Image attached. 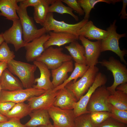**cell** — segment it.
Listing matches in <instances>:
<instances>
[{
	"label": "cell",
	"mask_w": 127,
	"mask_h": 127,
	"mask_svg": "<svg viewBox=\"0 0 127 127\" xmlns=\"http://www.w3.org/2000/svg\"><path fill=\"white\" fill-rule=\"evenodd\" d=\"M56 0H43L34 7V19L36 22L43 26L48 12L49 6Z\"/></svg>",
	"instance_id": "obj_25"
},
{
	"label": "cell",
	"mask_w": 127,
	"mask_h": 127,
	"mask_svg": "<svg viewBox=\"0 0 127 127\" xmlns=\"http://www.w3.org/2000/svg\"><path fill=\"white\" fill-rule=\"evenodd\" d=\"M58 92L49 90L40 96L30 98L28 100V104L32 111L40 109L47 110L53 105Z\"/></svg>",
	"instance_id": "obj_15"
},
{
	"label": "cell",
	"mask_w": 127,
	"mask_h": 127,
	"mask_svg": "<svg viewBox=\"0 0 127 127\" xmlns=\"http://www.w3.org/2000/svg\"><path fill=\"white\" fill-rule=\"evenodd\" d=\"M33 63L39 70L40 76L39 78L35 79L34 83H37L36 85H33L32 87L46 91L53 89L54 87L51 81V73L49 69L45 64L41 62L35 60Z\"/></svg>",
	"instance_id": "obj_16"
},
{
	"label": "cell",
	"mask_w": 127,
	"mask_h": 127,
	"mask_svg": "<svg viewBox=\"0 0 127 127\" xmlns=\"http://www.w3.org/2000/svg\"><path fill=\"white\" fill-rule=\"evenodd\" d=\"M107 80L105 75L100 72L97 73L94 82L86 94L75 103L73 110L75 117L88 113L87 110V106L91 95L98 87L105 85Z\"/></svg>",
	"instance_id": "obj_10"
},
{
	"label": "cell",
	"mask_w": 127,
	"mask_h": 127,
	"mask_svg": "<svg viewBox=\"0 0 127 127\" xmlns=\"http://www.w3.org/2000/svg\"><path fill=\"white\" fill-rule=\"evenodd\" d=\"M75 68L71 75L60 85L53 89L56 91L65 87L69 82L73 80V82L77 81V79L81 77L85 73L89 67L86 65L79 64L75 63Z\"/></svg>",
	"instance_id": "obj_27"
},
{
	"label": "cell",
	"mask_w": 127,
	"mask_h": 127,
	"mask_svg": "<svg viewBox=\"0 0 127 127\" xmlns=\"http://www.w3.org/2000/svg\"><path fill=\"white\" fill-rule=\"evenodd\" d=\"M45 91L32 87L12 91L2 90L0 94V102H11L16 103H23L32 97L40 95Z\"/></svg>",
	"instance_id": "obj_9"
},
{
	"label": "cell",
	"mask_w": 127,
	"mask_h": 127,
	"mask_svg": "<svg viewBox=\"0 0 127 127\" xmlns=\"http://www.w3.org/2000/svg\"><path fill=\"white\" fill-rule=\"evenodd\" d=\"M7 69L12 74L17 76L25 89L32 87L35 79L34 73L37 67L14 59L7 63Z\"/></svg>",
	"instance_id": "obj_1"
},
{
	"label": "cell",
	"mask_w": 127,
	"mask_h": 127,
	"mask_svg": "<svg viewBox=\"0 0 127 127\" xmlns=\"http://www.w3.org/2000/svg\"><path fill=\"white\" fill-rule=\"evenodd\" d=\"M50 37L49 34H45L30 42L26 43L24 47L26 51L25 58L28 62H33L45 50L44 45Z\"/></svg>",
	"instance_id": "obj_14"
},
{
	"label": "cell",
	"mask_w": 127,
	"mask_h": 127,
	"mask_svg": "<svg viewBox=\"0 0 127 127\" xmlns=\"http://www.w3.org/2000/svg\"><path fill=\"white\" fill-rule=\"evenodd\" d=\"M68 7L74 11L80 16L84 15V12L77 0H61Z\"/></svg>",
	"instance_id": "obj_36"
},
{
	"label": "cell",
	"mask_w": 127,
	"mask_h": 127,
	"mask_svg": "<svg viewBox=\"0 0 127 127\" xmlns=\"http://www.w3.org/2000/svg\"><path fill=\"white\" fill-rule=\"evenodd\" d=\"M63 50L61 47L55 48L50 46L45 49L35 60L44 63L49 69H55L64 63L72 59L70 55L64 53Z\"/></svg>",
	"instance_id": "obj_7"
},
{
	"label": "cell",
	"mask_w": 127,
	"mask_h": 127,
	"mask_svg": "<svg viewBox=\"0 0 127 127\" xmlns=\"http://www.w3.org/2000/svg\"><path fill=\"white\" fill-rule=\"evenodd\" d=\"M19 6L16 12L22 29L23 40L25 43L30 42L47 32L44 27L39 29L37 28L33 18L28 15L27 8Z\"/></svg>",
	"instance_id": "obj_3"
},
{
	"label": "cell",
	"mask_w": 127,
	"mask_h": 127,
	"mask_svg": "<svg viewBox=\"0 0 127 127\" xmlns=\"http://www.w3.org/2000/svg\"><path fill=\"white\" fill-rule=\"evenodd\" d=\"M65 47L75 63L87 65L84 48L77 40L70 43Z\"/></svg>",
	"instance_id": "obj_24"
},
{
	"label": "cell",
	"mask_w": 127,
	"mask_h": 127,
	"mask_svg": "<svg viewBox=\"0 0 127 127\" xmlns=\"http://www.w3.org/2000/svg\"><path fill=\"white\" fill-rule=\"evenodd\" d=\"M116 21V20H115L107 28L106 31L108 35L105 39L101 40V51L102 52L110 51L114 52L119 57L122 62L127 64L124 56L127 54V51L126 50L120 49L119 43L120 39L126 37V34L125 33L119 34L117 32Z\"/></svg>",
	"instance_id": "obj_2"
},
{
	"label": "cell",
	"mask_w": 127,
	"mask_h": 127,
	"mask_svg": "<svg viewBox=\"0 0 127 127\" xmlns=\"http://www.w3.org/2000/svg\"><path fill=\"white\" fill-rule=\"evenodd\" d=\"M4 42V40L3 36L2 33H1L0 34V47Z\"/></svg>",
	"instance_id": "obj_44"
},
{
	"label": "cell",
	"mask_w": 127,
	"mask_h": 127,
	"mask_svg": "<svg viewBox=\"0 0 127 127\" xmlns=\"http://www.w3.org/2000/svg\"><path fill=\"white\" fill-rule=\"evenodd\" d=\"M2 90L1 84L0 82V94L1 90Z\"/></svg>",
	"instance_id": "obj_46"
},
{
	"label": "cell",
	"mask_w": 127,
	"mask_h": 127,
	"mask_svg": "<svg viewBox=\"0 0 127 127\" xmlns=\"http://www.w3.org/2000/svg\"><path fill=\"white\" fill-rule=\"evenodd\" d=\"M12 26L2 33L4 41L12 44L16 51L24 47L26 43L22 38L23 32L19 19L12 21Z\"/></svg>",
	"instance_id": "obj_12"
},
{
	"label": "cell",
	"mask_w": 127,
	"mask_h": 127,
	"mask_svg": "<svg viewBox=\"0 0 127 127\" xmlns=\"http://www.w3.org/2000/svg\"><path fill=\"white\" fill-rule=\"evenodd\" d=\"M36 127H54L53 125L51 123L47 125H41Z\"/></svg>",
	"instance_id": "obj_45"
},
{
	"label": "cell",
	"mask_w": 127,
	"mask_h": 127,
	"mask_svg": "<svg viewBox=\"0 0 127 127\" xmlns=\"http://www.w3.org/2000/svg\"><path fill=\"white\" fill-rule=\"evenodd\" d=\"M47 110L54 127H74L75 118L73 110H65L52 105Z\"/></svg>",
	"instance_id": "obj_11"
},
{
	"label": "cell",
	"mask_w": 127,
	"mask_h": 127,
	"mask_svg": "<svg viewBox=\"0 0 127 127\" xmlns=\"http://www.w3.org/2000/svg\"><path fill=\"white\" fill-rule=\"evenodd\" d=\"M8 120V119L6 116L0 113V123L5 122Z\"/></svg>",
	"instance_id": "obj_43"
},
{
	"label": "cell",
	"mask_w": 127,
	"mask_h": 127,
	"mask_svg": "<svg viewBox=\"0 0 127 127\" xmlns=\"http://www.w3.org/2000/svg\"><path fill=\"white\" fill-rule=\"evenodd\" d=\"M110 104L118 109L127 111V94L116 90L109 98Z\"/></svg>",
	"instance_id": "obj_28"
},
{
	"label": "cell",
	"mask_w": 127,
	"mask_h": 127,
	"mask_svg": "<svg viewBox=\"0 0 127 127\" xmlns=\"http://www.w3.org/2000/svg\"><path fill=\"white\" fill-rule=\"evenodd\" d=\"M106 30L95 26L91 20L88 21L80 29L79 36L84 37L88 40H101L105 39L108 35Z\"/></svg>",
	"instance_id": "obj_18"
},
{
	"label": "cell",
	"mask_w": 127,
	"mask_h": 127,
	"mask_svg": "<svg viewBox=\"0 0 127 127\" xmlns=\"http://www.w3.org/2000/svg\"><path fill=\"white\" fill-rule=\"evenodd\" d=\"M88 20L83 19L75 24H70L64 21H59L55 19L53 13H48L43 27L47 32L52 31L56 32H64L70 33L76 36L79 39L78 32Z\"/></svg>",
	"instance_id": "obj_6"
},
{
	"label": "cell",
	"mask_w": 127,
	"mask_h": 127,
	"mask_svg": "<svg viewBox=\"0 0 127 127\" xmlns=\"http://www.w3.org/2000/svg\"><path fill=\"white\" fill-rule=\"evenodd\" d=\"M99 70L96 66L90 67L80 79L74 82L71 81L65 87L72 93L78 101L92 85Z\"/></svg>",
	"instance_id": "obj_5"
},
{
	"label": "cell",
	"mask_w": 127,
	"mask_h": 127,
	"mask_svg": "<svg viewBox=\"0 0 127 127\" xmlns=\"http://www.w3.org/2000/svg\"><path fill=\"white\" fill-rule=\"evenodd\" d=\"M73 69V62L71 60L65 62L57 68L51 70L52 82L54 88L62 83L68 78V73L72 72Z\"/></svg>",
	"instance_id": "obj_20"
},
{
	"label": "cell",
	"mask_w": 127,
	"mask_h": 127,
	"mask_svg": "<svg viewBox=\"0 0 127 127\" xmlns=\"http://www.w3.org/2000/svg\"><path fill=\"white\" fill-rule=\"evenodd\" d=\"M99 63L105 67L112 74L114 82L111 86L107 87L110 94L116 91V87L120 84L127 82V69L126 66L113 56L110 57L108 60H103Z\"/></svg>",
	"instance_id": "obj_4"
},
{
	"label": "cell",
	"mask_w": 127,
	"mask_h": 127,
	"mask_svg": "<svg viewBox=\"0 0 127 127\" xmlns=\"http://www.w3.org/2000/svg\"><path fill=\"white\" fill-rule=\"evenodd\" d=\"M90 115L91 119L95 127L111 117V112L105 111L92 112L90 113Z\"/></svg>",
	"instance_id": "obj_33"
},
{
	"label": "cell",
	"mask_w": 127,
	"mask_h": 127,
	"mask_svg": "<svg viewBox=\"0 0 127 127\" xmlns=\"http://www.w3.org/2000/svg\"><path fill=\"white\" fill-rule=\"evenodd\" d=\"M29 115L31 119L24 124L27 127H36L51 123L47 110L40 109L33 111Z\"/></svg>",
	"instance_id": "obj_23"
},
{
	"label": "cell",
	"mask_w": 127,
	"mask_h": 127,
	"mask_svg": "<svg viewBox=\"0 0 127 127\" xmlns=\"http://www.w3.org/2000/svg\"><path fill=\"white\" fill-rule=\"evenodd\" d=\"M43 0H22L20 2L19 6L24 8L29 6L33 7L40 3Z\"/></svg>",
	"instance_id": "obj_39"
},
{
	"label": "cell",
	"mask_w": 127,
	"mask_h": 127,
	"mask_svg": "<svg viewBox=\"0 0 127 127\" xmlns=\"http://www.w3.org/2000/svg\"><path fill=\"white\" fill-rule=\"evenodd\" d=\"M0 82L2 90L12 91L23 89L20 81L7 68L3 72L0 79Z\"/></svg>",
	"instance_id": "obj_22"
},
{
	"label": "cell",
	"mask_w": 127,
	"mask_h": 127,
	"mask_svg": "<svg viewBox=\"0 0 127 127\" xmlns=\"http://www.w3.org/2000/svg\"><path fill=\"white\" fill-rule=\"evenodd\" d=\"M77 101L72 93L65 87L58 91L53 105L65 110H73Z\"/></svg>",
	"instance_id": "obj_17"
},
{
	"label": "cell",
	"mask_w": 127,
	"mask_h": 127,
	"mask_svg": "<svg viewBox=\"0 0 127 127\" xmlns=\"http://www.w3.org/2000/svg\"><path fill=\"white\" fill-rule=\"evenodd\" d=\"M0 127H28L21 123L20 120L11 119L7 121L0 123Z\"/></svg>",
	"instance_id": "obj_37"
},
{
	"label": "cell",
	"mask_w": 127,
	"mask_h": 127,
	"mask_svg": "<svg viewBox=\"0 0 127 127\" xmlns=\"http://www.w3.org/2000/svg\"><path fill=\"white\" fill-rule=\"evenodd\" d=\"M7 65L6 63L0 62V79L4 70L7 68Z\"/></svg>",
	"instance_id": "obj_42"
},
{
	"label": "cell",
	"mask_w": 127,
	"mask_h": 127,
	"mask_svg": "<svg viewBox=\"0 0 127 127\" xmlns=\"http://www.w3.org/2000/svg\"><path fill=\"white\" fill-rule=\"evenodd\" d=\"M15 57L14 53L10 50L8 44L4 42L0 47V62L8 63Z\"/></svg>",
	"instance_id": "obj_31"
},
{
	"label": "cell",
	"mask_w": 127,
	"mask_h": 127,
	"mask_svg": "<svg viewBox=\"0 0 127 127\" xmlns=\"http://www.w3.org/2000/svg\"><path fill=\"white\" fill-rule=\"evenodd\" d=\"M122 7L121 10L119 14V16L121 15L120 18L121 20H125L127 18V14L126 11V6L127 5V0H122Z\"/></svg>",
	"instance_id": "obj_40"
},
{
	"label": "cell",
	"mask_w": 127,
	"mask_h": 127,
	"mask_svg": "<svg viewBox=\"0 0 127 127\" xmlns=\"http://www.w3.org/2000/svg\"><path fill=\"white\" fill-rule=\"evenodd\" d=\"M74 127H95L91 119L90 113L84 114L75 117Z\"/></svg>",
	"instance_id": "obj_32"
},
{
	"label": "cell",
	"mask_w": 127,
	"mask_h": 127,
	"mask_svg": "<svg viewBox=\"0 0 127 127\" xmlns=\"http://www.w3.org/2000/svg\"><path fill=\"white\" fill-rule=\"evenodd\" d=\"M122 1L120 0H77L83 10L84 16V19L88 20L91 9L94 8L95 5L99 2H105L110 4H115Z\"/></svg>",
	"instance_id": "obj_29"
},
{
	"label": "cell",
	"mask_w": 127,
	"mask_h": 127,
	"mask_svg": "<svg viewBox=\"0 0 127 127\" xmlns=\"http://www.w3.org/2000/svg\"><path fill=\"white\" fill-rule=\"evenodd\" d=\"M127 125L110 117L95 127H127Z\"/></svg>",
	"instance_id": "obj_35"
},
{
	"label": "cell",
	"mask_w": 127,
	"mask_h": 127,
	"mask_svg": "<svg viewBox=\"0 0 127 127\" xmlns=\"http://www.w3.org/2000/svg\"><path fill=\"white\" fill-rule=\"evenodd\" d=\"M48 32L50 37L44 44L45 49L54 45L60 47L79 39L75 35L67 33L56 32L52 31Z\"/></svg>",
	"instance_id": "obj_19"
},
{
	"label": "cell",
	"mask_w": 127,
	"mask_h": 127,
	"mask_svg": "<svg viewBox=\"0 0 127 127\" xmlns=\"http://www.w3.org/2000/svg\"><path fill=\"white\" fill-rule=\"evenodd\" d=\"M111 117L122 123L127 124V111L117 109L111 104Z\"/></svg>",
	"instance_id": "obj_34"
},
{
	"label": "cell",
	"mask_w": 127,
	"mask_h": 127,
	"mask_svg": "<svg viewBox=\"0 0 127 127\" xmlns=\"http://www.w3.org/2000/svg\"><path fill=\"white\" fill-rule=\"evenodd\" d=\"M73 10L68 6H66L61 0H56L55 2L50 6L48 12H54L63 14H67L72 16L76 21L79 20L78 17L73 12Z\"/></svg>",
	"instance_id": "obj_30"
},
{
	"label": "cell",
	"mask_w": 127,
	"mask_h": 127,
	"mask_svg": "<svg viewBox=\"0 0 127 127\" xmlns=\"http://www.w3.org/2000/svg\"><path fill=\"white\" fill-rule=\"evenodd\" d=\"M15 104L11 102H0V113L6 116Z\"/></svg>",
	"instance_id": "obj_38"
},
{
	"label": "cell",
	"mask_w": 127,
	"mask_h": 127,
	"mask_svg": "<svg viewBox=\"0 0 127 127\" xmlns=\"http://www.w3.org/2000/svg\"><path fill=\"white\" fill-rule=\"evenodd\" d=\"M28 104L24 102L16 103L6 115L8 120L15 119L20 120L27 116L32 112Z\"/></svg>",
	"instance_id": "obj_26"
},
{
	"label": "cell",
	"mask_w": 127,
	"mask_h": 127,
	"mask_svg": "<svg viewBox=\"0 0 127 127\" xmlns=\"http://www.w3.org/2000/svg\"><path fill=\"white\" fill-rule=\"evenodd\" d=\"M22 0H0V16L5 17L7 19L12 21L19 19L17 10L19 8L17 4Z\"/></svg>",
	"instance_id": "obj_21"
},
{
	"label": "cell",
	"mask_w": 127,
	"mask_h": 127,
	"mask_svg": "<svg viewBox=\"0 0 127 127\" xmlns=\"http://www.w3.org/2000/svg\"><path fill=\"white\" fill-rule=\"evenodd\" d=\"M110 94L105 85L98 87L91 95L87 106L88 113L96 111L110 112L111 104L109 100Z\"/></svg>",
	"instance_id": "obj_8"
},
{
	"label": "cell",
	"mask_w": 127,
	"mask_h": 127,
	"mask_svg": "<svg viewBox=\"0 0 127 127\" xmlns=\"http://www.w3.org/2000/svg\"><path fill=\"white\" fill-rule=\"evenodd\" d=\"M79 39L84 48L87 65L89 67L96 66L99 63L98 59L101 52V40L93 42L81 36H79Z\"/></svg>",
	"instance_id": "obj_13"
},
{
	"label": "cell",
	"mask_w": 127,
	"mask_h": 127,
	"mask_svg": "<svg viewBox=\"0 0 127 127\" xmlns=\"http://www.w3.org/2000/svg\"><path fill=\"white\" fill-rule=\"evenodd\" d=\"M116 90L127 94V83L126 82L122 83L118 86Z\"/></svg>",
	"instance_id": "obj_41"
}]
</instances>
